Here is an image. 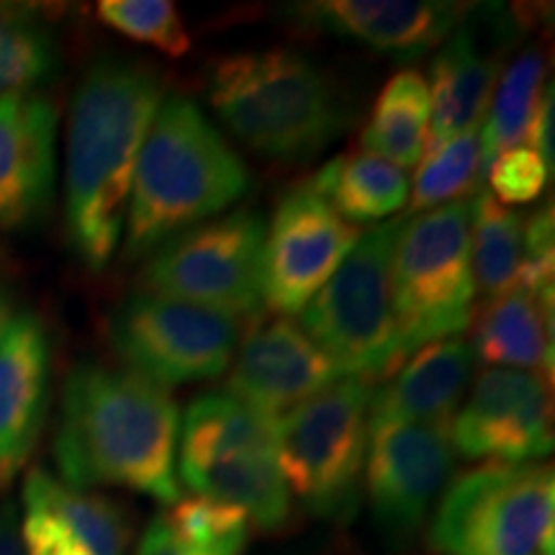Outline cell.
Masks as SVG:
<instances>
[{"label": "cell", "mask_w": 555, "mask_h": 555, "mask_svg": "<svg viewBox=\"0 0 555 555\" xmlns=\"http://www.w3.org/2000/svg\"><path fill=\"white\" fill-rule=\"evenodd\" d=\"M165 101L147 62L106 57L82 75L69 106L65 224L75 255L90 270L114 258L127 224L134 168Z\"/></svg>", "instance_id": "obj_1"}, {"label": "cell", "mask_w": 555, "mask_h": 555, "mask_svg": "<svg viewBox=\"0 0 555 555\" xmlns=\"http://www.w3.org/2000/svg\"><path fill=\"white\" fill-rule=\"evenodd\" d=\"M180 416L163 386L99 363H82L62 388L54 463L73 489L121 486L172 506Z\"/></svg>", "instance_id": "obj_2"}, {"label": "cell", "mask_w": 555, "mask_h": 555, "mask_svg": "<svg viewBox=\"0 0 555 555\" xmlns=\"http://www.w3.org/2000/svg\"><path fill=\"white\" fill-rule=\"evenodd\" d=\"M253 185L247 163L191 99L159 103L134 168L124 258H150L165 242L234 206Z\"/></svg>", "instance_id": "obj_3"}, {"label": "cell", "mask_w": 555, "mask_h": 555, "mask_svg": "<svg viewBox=\"0 0 555 555\" xmlns=\"http://www.w3.org/2000/svg\"><path fill=\"white\" fill-rule=\"evenodd\" d=\"M208 101L249 150L281 163H307L352 127L343 86L294 50L219 57L208 73Z\"/></svg>", "instance_id": "obj_4"}, {"label": "cell", "mask_w": 555, "mask_h": 555, "mask_svg": "<svg viewBox=\"0 0 555 555\" xmlns=\"http://www.w3.org/2000/svg\"><path fill=\"white\" fill-rule=\"evenodd\" d=\"M401 219L360 234L358 245L301 309V330L345 378L373 384L406 363L391 294V260Z\"/></svg>", "instance_id": "obj_5"}, {"label": "cell", "mask_w": 555, "mask_h": 555, "mask_svg": "<svg viewBox=\"0 0 555 555\" xmlns=\"http://www.w3.org/2000/svg\"><path fill=\"white\" fill-rule=\"evenodd\" d=\"M371 397L367 380L339 378L327 391L268 422L288 494L311 515L330 522H350L358 515Z\"/></svg>", "instance_id": "obj_6"}, {"label": "cell", "mask_w": 555, "mask_h": 555, "mask_svg": "<svg viewBox=\"0 0 555 555\" xmlns=\"http://www.w3.org/2000/svg\"><path fill=\"white\" fill-rule=\"evenodd\" d=\"M180 446V476L193 494L245 512L260 530H281L291 517V494L262 420L227 393H204L189 406Z\"/></svg>", "instance_id": "obj_7"}, {"label": "cell", "mask_w": 555, "mask_h": 555, "mask_svg": "<svg viewBox=\"0 0 555 555\" xmlns=\"http://www.w3.org/2000/svg\"><path fill=\"white\" fill-rule=\"evenodd\" d=\"M391 294L406 356L461 337L476 311L470 268V201H453L401 221L391 260Z\"/></svg>", "instance_id": "obj_8"}, {"label": "cell", "mask_w": 555, "mask_h": 555, "mask_svg": "<svg viewBox=\"0 0 555 555\" xmlns=\"http://www.w3.org/2000/svg\"><path fill=\"white\" fill-rule=\"evenodd\" d=\"M555 476L545 463H483L446 486L429 525L440 555H555Z\"/></svg>", "instance_id": "obj_9"}, {"label": "cell", "mask_w": 555, "mask_h": 555, "mask_svg": "<svg viewBox=\"0 0 555 555\" xmlns=\"http://www.w3.org/2000/svg\"><path fill=\"white\" fill-rule=\"evenodd\" d=\"M266 232L262 214L249 208L185 229L150 255L142 283L150 294L227 317L253 314L262 301Z\"/></svg>", "instance_id": "obj_10"}, {"label": "cell", "mask_w": 555, "mask_h": 555, "mask_svg": "<svg viewBox=\"0 0 555 555\" xmlns=\"http://www.w3.org/2000/svg\"><path fill=\"white\" fill-rule=\"evenodd\" d=\"M108 343L121 363L157 386L217 378L232 365L240 322L178 298L131 296L108 319Z\"/></svg>", "instance_id": "obj_11"}, {"label": "cell", "mask_w": 555, "mask_h": 555, "mask_svg": "<svg viewBox=\"0 0 555 555\" xmlns=\"http://www.w3.org/2000/svg\"><path fill=\"white\" fill-rule=\"evenodd\" d=\"M360 229L347 224L311 185L283 196L262 245L260 298L275 314H298L335 275Z\"/></svg>", "instance_id": "obj_12"}, {"label": "cell", "mask_w": 555, "mask_h": 555, "mask_svg": "<svg viewBox=\"0 0 555 555\" xmlns=\"http://www.w3.org/2000/svg\"><path fill=\"white\" fill-rule=\"evenodd\" d=\"M455 468L448 425H378L367 435L365 489L373 522L391 543L420 532Z\"/></svg>", "instance_id": "obj_13"}, {"label": "cell", "mask_w": 555, "mask_h": 555, "mask_svg": "<svg viewBox=\"0 0 555 555\" xmlns=\"http://www.w3.org/2000/svg\"><path fill=\"white\" fill-rule=\"evenodd\" d=\"M450 442L468 461L522 466L553 450V401L538 373L491 367L450 420Z\"/></svg>", "instance_id": "obj_14"}, {"label": "cell", "mask_w": 555, "mask_h": 555, "mask_svg": "<svg viewBox=\"0 0 555 555\" xmlns=\"http://www.w3.org/2000/svg\"><path fill=\"white\" fill-rule=\"evenodd\" d=\"M339 378V367L307 332L286 317H273L255 324L242 343L227 397L270 422L327 391Z\"/></svg>", "instance_id": "obj_15"}, {"label": "cell", "mask_w": 555, "mask_h": 555, "mask_svg": "<svg viewBox=\"0 0 555 555\" xmlns=\"http://www.w3.org/2000/svg\"><path fill=\"white\" fill-rule=\"evenodd\" d=\"M463 3H420V0H314L288 9L309 29L360 41L397 60H420L448 41L463 18Z\"/></svg>", "instance_id": "obj_16"}, {"label": "cell", "mask_w": 555, "mask_h": 555, "mask_svg": "<svg viewBox=\"0 0 555 555\" xmlns=\"http://www.w3.org/2000/svg\"><path fill=\"white\" fill-rule=\"evenodd\" d=\"M57 111L44 95L0 99V229L31 224L50 206L57 172Z\"/></svg>", "instance_id": "obj_17"}, {"label": "cell", "mask_w": 555, "mask_h": 555, "mask_svg": "<svg viewBox=\"0 0 555 555\" xmlns=\"http://www.w3.org/2000/svg\"><path fill=\"white\" fill-rule=\"evenodd\" d=\"M50 404V337L31 311L0 332V474L11 478L37 446Z\"/></svg>", "instance_id": "obj_18"}, {"label": "cell", "mask_w": 555, "mask_h": 555, "mask_svg": "<svg viewBox=\"0 0 555 555\" xmlns=\"http://www.w3.org/2000/svg\"><path fill=\"white\" fill-rule=\"evenodd\" d=\"M474 347L466 339H440L380 384L371 397L367 429L378 425H448L474 373Z\"/></svg>", "instance_id": "obj_19"}, {"label": "cell", "mask_w": 555, "mask_h": 555, "mask_svg": "<svg viewBox=\"0 0 555 555\" xmlns=\"http://www.w3.org/2000/svg\"><path fill=\"white\" fill-rule=\"evenodd\" d=\"M499 73V52L481 39L476 26H457L440 47L429 69V134L425 157L450 139L481 124Z\"/></svg>", "instance_id": "obj_20"}, {"label": "cell", "mask_w": 555, "mask_h": 555, "mask_svg": "<svg viewBox=\"0 0 555 555\" xmlns=\"http://www.w3.org/2000/svg\"><path fill=\"white\" fill-rule=\"evenodd\" d=\"M474 356L509 371L553 378V286L491 298L476 324Z\"/></svg>", "instance_id": "obj_21"}, {"label": "cell", "mask_w": 555, "mask_h": 555, "mask_svg": "<svg viewBox=\"0 0 555 555\" xmlns=\"http://www.w3.org/2000/svg\"><path fill=\"white\" fill-rule=\"evenodd\" d=\"M309 185L352 227L393 217L409 204L412 191L404 170L367 152L330 159Z\"/></svg>", "instance_id": "obj_22"}, {"label": "cell", "mask_w": 555, "mask_h": 555, "mask_svg": "<svg viewBox=\"0 0 555 555\" xmlns=\"http://www.w3.org/2000/svg\"><path fill=\"white\" fill-rule=\"evenodd\" d=\"M429 134V88L414 69H401L386 82L371 119L363 127V147L397 168H414L425 159Z\"/></svg>", "instance_id": "obj_23"}, {"label": "cell", "mask_w": 555, "mask_h": 555, "mask_svg": "<svg viewBox=\"0 0 555 555\" xmlns=\"http://www.w3.org/2000/svg\"><path fill=\"white\" fill-rule=\"evenodd\" d=\"M24 506L50 512L78 535L93 555H127L131 525L127 512L106 496L73 489L47 470L34 468L24 483Z\"/></svg>", "instance_id": "obj_24"}, {"label": "cell", "mask_w": 555, "mask_h": 555, "mask_svg": "<svg viewBox=\"0 0 555 555\" xmlns=\"http://www.w3.org/2000/svg\"><path fill=\"white\" fill-rule=\"evenodd\" d=\"M470 201V268L476 291L486 298L509 294L515 288L525 249V219L515 208L491 196L489 191L474 193Z\"/></svg>", "instance_id": "obj_25"}, {"label": "cell", "mask_w": 555, "mask_h": 555, "mask_svg": "<svg viewBox=\"0 0 555 555\" xmlns=\"http://www.w3.org/2000/svg\"><path fill=\"white\" fill-rule=\"evenodd\" d=\"M545 78L543 52L525 50L512 62L499 82L494 101H491L489 116L483 127H478V142H481V178L489 165L502 155V152L519 147L527 137L532 114H535L540 86Z\"/></svg>", "instance_id": "obj_26"}, {"label": "cell", "mask_w": 555, "mask_h": 555, "mask_svg": "<svg viewBox=\"0 0 555 555\" xmlns=\"http://www.w3.org/2000/svg\"><path fill=\"white\" fill-rule=\"evenodd\" d=\"M57 69L52 31L24 5H0V99L29 93Z\"/></svg>", "instance_id": "obj_27"}, {"label": "cell", "mask_w": 555, "mask_h": 555, "mask_svg": "<svg viewBox=\"0 0 555 555\" xmlns=\"http://www.w3.org/2000/svg\"><path fill=\"white\" fill-rule=\"evenodd\" d=\"M481 127V124H478ZM478 127L463 131L450 139L446 147L422 159L412 191H409V208L412 214L429 211L455 196L481 191V142Z\"/></svg>", "instance_id": "obj_28"}, {"label": "cell", "mask_w": 555, "mask_h": 555, "mask_svg": "<svg viewBox=\"0 0 555 555\" xmlns=\"http://www.w3.org/2000/svg\"><path fill=\"white\" fill-rule=\"evenodd\" d=\"M163 519L180 543L204 555H242L245 547L249 517L237 506L217 499L180 496Z\"/></svg>", "instance_id": "obj_29"}, {"label": "cell", "mask_w": 555, "mask_h": 555, "mask_svg": "<svg viewBox=\"0 0 555 555\" xmlns=\"http://www.w3.org/2000/svg\"><path fill=\"white\" fill-rule=\"evenodd\" d=\"M99 18L124 37L155 47L168 57L178 60L191 52V34L170 0H103Z\"/></svg>", "instance_id": "obj_30"}, {"label": "cell", "mask_w": 555, "mask_h": 555, "mask_svg": "<svg viewBox=\"0 0 555 555\" xmlns=\"http://www.w3.org/2000/svg\"><path fill=\"white\" fill-rule=\"evenodd\" d=\"M486 176L494 189L491 196L499 204L522 206L543 196L547 180H551V170L530 147H512L489 165Z\"/></svg>", "instance_id": "obj_31"}, {"label": "cell", "mask_w": 555, "mask_h": 555, "mask_svg": "<svg viewBox=\"0 0 555 555\" xmlns=\"http://www.w3.org/2000/svg\"><path fill=\"white\" fill-rule=\"evenodd\" d=\"M18 530L26 555H93L67 525L37 506H24Z\"/></svg>", "instance_id": "obj_32"}, {"label": "cell", "mask_w": 555, "mask_h": 555, "mask_svg": "<svg viewBox=\"0 0 555 555\" xmlns=\"http://www.w3.org/2000/svg\"><path fill=\"white\" fill-rule=\"evenodd\" d=\"M527 137H530L532 142L530 150L543 159L545 168L551 170L553 176V86H547L543 93H540L530 129H527Z\"/></svg>", "instance_id": "obj_33"}, {"label": "cell", "mask_w": 555, "mask_h": 555, "mask_svg": "<svg viewBox=\"0 0 555 555\" xmlns=\"http://www.w3.org/2000/svg\"><path fill=\"white\" fill-rule=\"evenodd\" d=\"M137 555H204L193 551L185 543H180L176 532L170 530L168 522L163 517H157L147 530H144L142 540H139Z\"/></svg>", "instance_id": "obj_34"}, {"label": "cell", "mask_w": 555, "mask_h": 555, "mask_svg": "<svg viewBox=\"0 0 555 555\" xmlns=\"http://www.w3.org/2000/svg\"><path fill=\"white\" fill-rule=\"evenodd\" d=\"M18 509L11 502L0 506V555H26L18 530Z\"/></svg>", "instance_id": "obj_35"}, {"label": "cell", "mask_w": 555, "mask_h": 555, "mask_svg": "<svg viewBox=\"0 0 555 555\" xmlns=\"http://www.w3.org/2000/svg\"><path fill=\"white\" fill-rule=\"evenodd\" d=\"M13 314H11V304H9V296L3 294V291H0V332H3V327L5 324H9V319H11Z\"/></svg>", "instance_id": "obj_36"}, {"label": "cell", "mask_w": 555, "mask_h": 555, "mask_svg": "<svg viewBox=\"0 0 555 555\" xmlns=\"http://www.w3.org/2000/svg\"><path fill=\"white\" fill-rule=\"evenodd\" d=\"M5 481H9V478H5V476H3V474H0V486H3V483H5Z\"/></svg>", "instance_id": "obj_37"}]
</instances>
